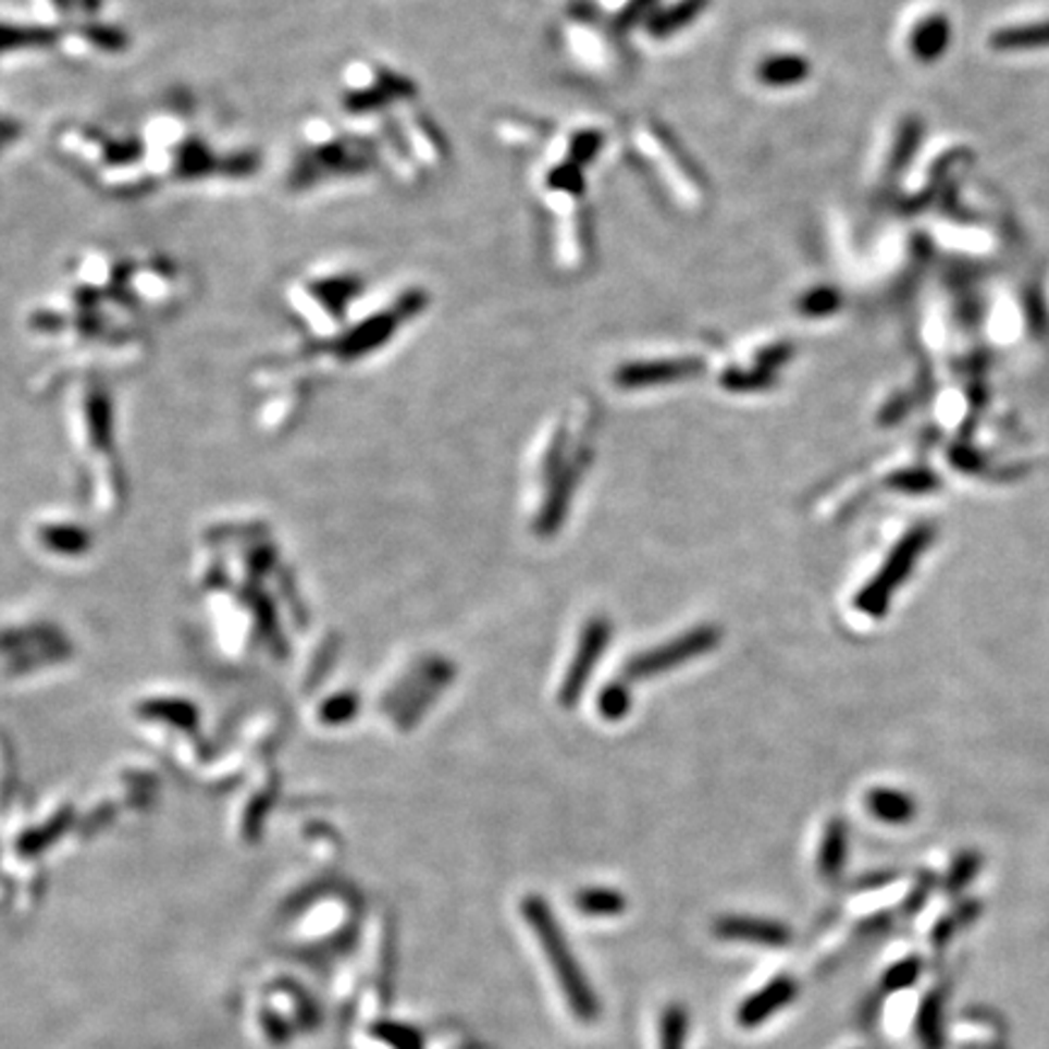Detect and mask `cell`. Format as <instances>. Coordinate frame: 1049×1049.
<instances>
[{"instance_id": "cell-1", "label": "cell", "mask_w": 1049, "mask_h": 1049, "mask_svg": "<svg viewBox=\"0 0 1049 1049\" xmlns=\"http://www.w3.org/2000/svg\"><path fill=\"white\" fill-rule=\"evenodd\" d=\"M520 916L532 930V938L538 942L542 960L547 962L550 977L557 984L566 1009L579 1023H593L601 1013V1005H597L593 986L579 960L573 958L569 940L561 933L547 901L538 894H528L520 901Z\"/></svg>"}, {"instance_id": "cell-2", "label": "cell", "mask_w": 1049, "mask_h": 1049, "mask_svg": "<svg viewBox=\"0 0 1049 1049\" xmlns=\"http://www.w3.org/2000/svg\"><path fill=\"white\" fill-rule=\"evenodd\" d=\"M936 524L921 522L916 528H911L904 538H901L894 550L887 554V559L883 564V569L869 579L860 593L855 595V610L863 613L867 617H885L889 613L891 597L897 595L901 585L906 583V579L914 573L918 559L926 554V550L936 540Z\"/></svg>"}, {"instance_id": "cell-3", "label": "cell", "mask_w": 1049, "mask_h": 1049, "mask_svg": "<svg viewBox=\"0 0 1049 1049\" xmlns=\"http://www.w3.org/2000/svg\"><path fill=\"white\" fill-rule=\"evenodd\" d=\"M632 136L639 153H644V159L652 163L661 181H664L666 190L688 209L702 207L705 185H702L695 168L686 159V153L670 139V134H666L664 127H658L654 122H639Z\"/></svg>"}, {"instance_id": "cell-4", "label": "cell", "mask_w": 1049, "mask_h": 1049, "mask_svg": "<svg viewBox=\"0 0 1049 1049\" xmlns=\"http://www.w3.org/2000/svg\"><path fill=\"white\" fill-rule=\"evenodd\" d=\"M721 632L715 625H702L690 629V632L670 639L668 644L649 649L644 654H637L625 666V680H644L658 674H668L678 666L688 664L690 658L705 656L719 644Z\"/></svg>"}, {"instance_id": "cell-5", "label": "cell", "mask_w": 1049, "mask_h": 1049, "mask_svg": "<svg viewBox=\"0 0 1049 1049\" xmlns=\"http://www.w3.org/2000/svg\"><path fill=\"white\" fill-rule=\"evenodd\" d=\"M610 639H613L610 620H607V617H591L589 625L583 627L579 649H576L571 666L566 670L564 683L559 688L561 707L566 709L576 707V702H579L585 686H589V680L597 666V658H601L607 652V646H610Z\"/></svg>"}, {"instance_id": "cell-6", "label": "cell", "mask_w": 1049, "mask_h": 1049, "mask_svg": "<svg viewBox=\"0 0 1049 1049\" xmlns=\"http://www.w3.org/2000/svg\"><path fill=\"white\" fill-rule=\"evenodd\" d=\"M797 996H800V984L790 974H778V977L768 979L749 996H743L737 1011H733V1021H737L741 1031H755V1027L770 1023L785 1009H790Z\"/></svg>"}, {"instance_id": "cell-7", "label": "cell", "mask_w": 1049, "mask_h": 1049, "mask_svg": "<svg viewBox=\"0 0 1049 1049\" xmlns=\"http://www.w3.org/2000/svg\"><path fill=\"white\" fill-rule=\"evenodd\" d=\"M700 358H652V360H634L620 365L615 370V384L622 386V390H646V386L656 384H674L690 380V377H698L702 372Z\"/></svg>"}, {"instance_id": "cell-8", "label": "cell", "mask_w": 1049, "mask_h": 1049, "mask_svg": "<svg viewBox=\"0 0 1049 1049\" xmlns=\"http://www.w3.org/2000/svg\"><path fill=\"white\" fill-rule=\"evenodd\" d=\"M585 465H589V445H585L581 453H576L573 457L566 455V459L561 461L557 474L552 477L554 486L550 491L547 503H544V508H542L540 518H538V524H534L540 534H554L559 530V524L566 518V510H569V503L573 498L576 484H579Z\"/></svg>"}, {"instance_id": "cell-9", "label": "cell", "mask_w": 1049, "mask_h": 1049, "mask_svg": "<svg viewBox=\"0 0 1049 1049\" xmlns=\"http://www.w3.org/2000/svg\"><path fill=\"white\" fill-rule=\"evenodd\" d=\"M712 930H715V938L724 942L758 948H785L792 940V930L785 923L761 916H721L715 921Z\"/></svg>"}, {"instance_id": "cell-10", "label": "cell", "mask_w": 1049, "mask_h": 1049, "mask_svg": "<svg viewBox=\"0 0 1049 1049\" xmlns=\"http://www.w3.org/2000/svg\"><path fill=\"white\" fill-rule=\"evenodd\" d=\"M755 81L765 88H794L810 78L812 64L797 51H773L755 64Z\"/></svg>"}, {"instance_id": "cell-11", "label": "cell", "mask_w": 1049, "mask_h": 1049, "mask_svg": "<svg viewBox=\"0 0 1049 1049\" xmlns=\"http://www.w3.org/2000/svg\"><path fill=\"white\" fill-rule=\"evenodd\" d=\"M709 0H676L664 8H656L646 15V33L656 39H668L688 29L695 20L705 13Z\"/></svg>"}, {"instance_id": "cell-12", "label": "cell", "mask_w": 1049, "mask_h": 1049, "mask_svg": "<svg viewBox=\"0 0 1049 1049\" xmlns=\"http://www.w3.org/2000/svg\"><path fill=\"white\" fill-rule=\"evenodd\" d=\"M865 810L869 816L889 826H904L916 819L918 804L914 797L894 787H875L865 794Z\"/></svg>"}, {"instance_id": "cell-13", "label": "cell", "mask_w": 1049, "mask_h": 1049, "mask_svg": "<svg viewBox=\"0 0 1049 1049\" xmlns=\"http://www.w3.org/2000/svg\"><path fill=\"white\" fill-rule=\"evenodd\" d=\"M950 20L942 13L923 17L909 35L911 54H914L921 64H936L950 47Z\"/></svg>"}, {"instance_id": "cell-14", "label": "cell", "mask_w": 1049, "mask_h": 1049, "mask_svg": "<svg viewBox=\"0 0 1049 1049\" xmlns=\"http://www.w3.org/2000/svg\"><path fill=\"white\" fill-rule=\"evenodd\" d=\"M848 860V828L841 819H831L826 826L819 857H816V869L826 883H836L841 877Z\"/></svg>"}, {"instance_id": "cell-15", "label": "cell", "mask_w": 1049, "mask_h": 1049, "mask_svg": "<svg viewBox=\"0 0 1049 1049\" xmlns=\"http://www.w3.org/2000/svg\"><path fill=\"white\" fill-rule=\"evenodd\" d=\"M601 29L591 25V20H573L569 25V41L579 61H585L591 69H610L613 54L603 41Z\"/></svg>"}, {"instance_id": "cell-16", "label": "cell", "mask_w": 1049, "mask_h": 1049, "mask_svg": "<svg viewBox=\"0 0 1049 1049\" xmlns=\"http://www.w3.org/2000/svg\"><path fill=\"white\" fill-rule=\"evenodd\" d=\"M573 906L585 918H617L627 911V897L610 887H585L576 891Z\"/></svg>"}, {"instance_id": "cell-17", "label": "cell", "mask_w": 1049, "mask_h": 1049, "mask_svg": "<svg viewBox=\"0 0 1049 1049\" xmlns=\"http://www.w3.org/2000/svg\"><path fill=\"white\" fill-rule=\"evenodd\" d=\"M989 45L996 51H1025V49H1047L1049 47V23L1017 25L994 33Z\"/></svg>"}, {"instance_id": "cell-18", "label": "cell", "mask_w": 1049, "mask_h": 1049, "mask_svg": "<svg viewBox=\"0 0 1049 1049\" xmlns=\"http://www.w3.org/2000/svg\"><path fill=\"white\" fill-rule=\"evenodd\" d=\"M923 139V122L918 118H906L899 124L894 146H891L889 161H887V177H897L904 168L914 161Z\"/></svg>"}, {"instance_id": "cell-19", "label": "cell", "mask_w": 1049, "mask_h": 1049, "mask_svg": "<svg viewBox=\"0 0 1049 1049\" xmlns=\"http://www.w3.org/2000/svg\"><path fill=\"white\" fill-rule=\"evenodd\" d=\"M688 1011L680 1003H668L658 1013L656 1023V1049H686L688 1042Z\"/></svg>"}, {"instance_id": "cell-20", "label": "cell", "mask_w": 1049, "mask_h": 1049, "mask_svg": "<svg viewBox=\"0 0 1049 1049\" xmlns=\"http://www.w3.org/2000/svg\"><path fill=\"white\" fill-rule=\"evenodd\" d=\"M841 304H843V297L836 287L816 285L804 289L802 295L794 299V309L800 317H806V319H828L834 317V313H838Z\"/></svg>"}, {"instance_id": "cell-21", "label": "cell", "mask_w": 1049, "mask_h": 1049, "mask_svg": "<svg viewBox=\"0 0 1049 1049\" xmlns=\"http://www.w3.org/2000/svg\"><path fill=\"white\" fill-rule=\"evenodd\" d=\"M775 380H778V374L770 370H763V367L751 362L749 367H737V365L727 367V370L721 372L719 382L724 390L729 392L751 394V392H765L768 386L775 384Z\"/></svg>"}, {"instance_id": "cell-22", "label": "cell", "mask_w": 1049, "mask_h": 1049, "mask_svg": "<svg viewBox=\"0 0 1049 1049\" xmlns=\"http://www.w3.org/2000/svg\"><path fill=\"white\" fill-rule=\"evenodd\" d=\"M603 146H605V134L601 129L579 127V129H573V132H569V136H566L564 156L569 161L585 168L591 161H595V156L601 153Z\"/></svg>"}, {"instance_id": "cell-23", "label": "cell", "mask_w": 1049, "mask_h": 1049, "mask_svg": "<svg viewBox=\"0 0 1049 1049\" xmlns=\"http://www.w3.org/2000/svg\"><path fill=\"white\" fill-rule=\"evenodd\" d=\"M887 489L909 493V496H923V493H933L940 489V479L936 471L923 469V467H911L894 471V474L887 477Z\"/></svg>"}, {"instance_id": "cell-24", "label": "cell", "mask_w": 1049, "mask_h": 1049, "mask_svg": "<svg viewBox=\"0 0 1049 1049\" xmlns=\"http://www.w3.org/2000/svg\"><path fill=\"white\" fill-rule=\"evenodd\" d=\"M629 707H632V692H629L627 680L610 683L597 695V712H601L607 721H620Z\"/></svg>"}, {"instance_id": "cell-25", "label": "cell", "mask_w": 1049, "mask_h": 1049, "mask_svg": "<svg viewBox=\"0 0 1049 1049\" xmlns=\"http://www.w3.org/2000/svg\"><path fill=\"white\" fill-rule=\"evenodd\" d=\"M982 865H984L982 853L962 851L958 857L952 860V865L948 869V883H946L948 889L954 891V894H958V891H962V889H967L974 883V879H977Z\"/></svg>"}, {"instance_id": "cell-26", "label": "cell", "mask_w": 1049, "mask_h": 1049, "mask_svg": "<svg viewBox=\"0 0 1049 1049\" xmlns=\"http://www.w3.org/2000/svg\"><path fill=\"white\" fill-rule=\"evenodd\" d=\"M940 1017H942L940 999L938 996H930L918 1013V1033L928 1047H936L940 1042Z\"/></svg>"}, {"instance_id": "cell-27", "label": "cell", "mask_w": 1049, "mask_h": 1049, "mask_svg": "<svg viewBox=\"0 0 1049 1049\" xmlns=\"http://www.w3.org/2000/svg\"><path fill=\"white\" fill-rule=\"evenodd\" d=\"M918 977H921V960L911 958V960L894 964V967H891L885 974L883 986H885L887 994L904 991V989H909V986H914L918 982Z\"/></svg>"}, {"instance_id": "cell-28", "label": "cell", "mask_w": 1049, "mask_h": 1049, "mask_svg": "<svg viewBox=\"0 0 1049 1049\" xmlns=\"http://www.w3.org/2000/svg\"><path fill=\"white\" fill-rule=\"evenodd\" d=\"M950 461L960 471H964V474H982L986 469V459L977 453V449L967 445H958L954 449H950Z\"/></svg>"}]
</instances>
